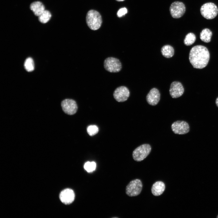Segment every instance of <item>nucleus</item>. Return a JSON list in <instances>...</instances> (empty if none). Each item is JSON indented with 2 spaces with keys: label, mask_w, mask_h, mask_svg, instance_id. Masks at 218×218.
<instances>
[{
  "label": "nucleus",
  "mask_w": 218,
  "mask_h": 218,
  "mask_svg": "<svg viewBox=\"0 0 218 218\" xmlns=\"http://www.w3.org/2000/svg\"><path fill=\"white\" fill-rule=\"evenodd\" d=\"M165 185L161 181L155 182L151 188V192L155 196H159L162 194L165 190Z\"/></svg>",
  "instance_id": "obj_15"
},
{
  "label": "nucleus",
  "mask_w": 218,
  "mask_h": 218,
  "mask_svg": "<svg viewBox=\"0 0 218 218\" xmlns=\"http://www.w3.org/2000/svg\"><path fill=\"white\" fill-rule=\"evenodd\" d=\"M143 187L141 180L136 179L131 181L126 187V193L130 197H134L139 195Z\"/></svg>",
  "instance_id": "obj_6"
},
{
  "label": "nucleus",
  "mask_w": 218,
  "mask_h": 218,
  "mask_svg": "<svg viewBox=\"0 0 218 218\" xmlns=\"http://www.w3.org/2000/svg\"><path fill=\"white\" fill-rule=\"evenodd\" d=\"M75 195L73 190L69 188H67L62 190L59 194L61 201L66 205L72 203L74 201Z\"/></svg>",
  "instance_id": "obj_11"
},
{
  "label": "nucleus",
  "mask_w": 218,
  "mask_h": 218,
  "mask_svg": "<svg viewBox=\"0 0 218 218\" xmlns=\"http://www.w3.org/2000/svg\"><path fill=\"white\" fill-rule=\"evenodd\" d=\"M190 61L194 68L202 69L207 64L210 58L209 52L205 47L198 45L191 49L189 55Z\"/></svg>",
  "instance_id": "obj_1"
},
{
  "label": "nucleus",
  "mask_w": 218,
  "mask_h": 218,
  "mask_svg": "<svg viewBox=\"0 0 218 218\" xmlns=\"http://www.w3.org/2000/svg\"><path fill=\"white\" fill-rule=\"evenodd\" d=\"M200 11L202 16L207 19L214 18L218 13V9L216 5L212 2H208L201 7Z\"/></svg>",
  "instance_id": "obj_3"
},
{
  "label": "nucleus",
  "mask_w": 218,
  "mask_h": 218,
  "mask_svg": "<svg viewBox=\"0 0 218 218\" xmlns=\"http://www.w3.org/2000/svg\"><path fill=\"white\" fill-rule=\"evenodd\" d=\"M196 40V37L194 34L192 33H189L186 35L184 40V43L187 46H190L194 43Z\"/></svg>",
  "instance_id": "obj_19"
},
{
  "label": "nucleus",
  "mask_w": 218,
  "mask_h": 218,
  "mask_svg": "<svg viewBox=\"0 0 218 218\" xmlns=\"http://www.w3.org/2000/svg\"><path fill=\"white\" fill-rule=\"evenodd\" d=\"M117 0V1H118V2H121V1H124V0Z\"/></svg>",
  "instance_id": "obj_25"
},
{
  "label": "nucleus",
  "mask_w": 218,
  "mask_h": 218,
  "mask_svg": "<svg viewBox=\"0 0 218 218\" xmlns=\"http://www.w3.org/2000/svg\"><path fill=\"white\" fill-rule=\"evenodd\" d=\"M161 51L162 55L167 58L172 57L174 54V50L173 48L169 45L163 46L161 49Z\"/></svg>",
  "instance_id": "obj_16"
},
{
  "label": "nucleus",
  "mask_w": 218,
  "mask_h": 218,
  "mask_svg": "<svg viewBox=\"0 0 218 218\" xmlns=\"http://www.w3.org/2000/svg\"><path fill=\"white\" fill-rule=\"evenodd\" d=\"M212 35V32L209 29L205 28L200 32V38L202 41L208 43L210 41Z\"/></svg>",
  "instance_id": "obj_17"
},
{
  "label": "nucleus",
  "mask_w": 218,
  "mask_h": 218,
  "mask_svg": "<svg viewBox=\"0 0 218 218\" xmlns=\"http://www.w3.org/2000/svg\"><path fill=\"white\" fill-rule=\"evenodd\" d=\"M51 16V12L48 10H45L38 16V20L40 23L46 24L50 20Z\"/></svg>",
  "instance_id": "obj_18"
},
{
  "label": "nucleus",
  "mask_w": 218,
  "mask_h": 218,
  "mask_svg": "<svg viewBox=\"0 0 218 218\" xmlns=\"http://www.w3.org/2000/svg\"><path fill=\"white\" fill-rule=\"evenodd\" d=\"M160 98L159 91L155 88L151 89L146 96L147 102L150 105L152 106L156 105L158 103Z\"/></svg>",
  "instance_id": "obj_13"
},
{
  "label": "nucleus",
  "mask_w": 218,
  "mask_h": 218,
  "mask_svg": "<svg viewBox=\"0 0 218 218\" xmlns=\"http://www.w3.org/2000/svg\"><path fill=\"white\" fill-rule=\"evenodd\" d=\"M171 127L173 131L176 134H184L189 132L190 130L188 124L183 121H178L174 122Z\"/></svg>",
  "instance_id": "obj_9"
},
{
  "label": "nucleus",
  "mask_w": 218,
  "mask_h": 218,
  "mask_svg": "<svg viewBox=\"0 0 218 218\" xmlns=\"http://www.w3.org/2000/svg\"><path fill=\"white\" fill-rule=\"evenodd\" d=\"M151 149V147L149 144H142L136 148L133 151V158L137 161H141L150 154Z\"/></svg>",
  "instance_id": "obj_5"
},
{
  "label": "nucleus",
  "mask_w": 218,
  "mask_h": 218,
  "mask_svg": "<svg viewBox=\"0 0 218 218\" xmlns=\"http://www.w3.org/2000/svg\"><path fill=\"white\" fill-rule=\"evenodd\" d=\"M61 105L63 111L68 114L73 115L75 114L77 111V104L76 101L73 99H64L62 101Z\"/></svg>",
  "instance_id": "obj_8"
},
{
  "label": "nucleus",
  "mask_w": 218,
  "mask_h": 218,
  "mask_svg": "<svg viewBox=\"0 0 218 218\" xmlns=\"http://www.w3.org/2000/svg\"><path fill=\"white\" fill-rule=\"evenodd\" d=\"M86 21L87 25L91 29L97 30L100 28L102 23L101 15L97 11L91 10L87 14Z\"/></svg>",
  "instance_id": "obj_2"
},
{
  "label": "nucleus",
  "mask_w": 218,
  "mask_h": 218,
  "mask_svg": "<svg viewBox=\"0 0 218 218\" xmlns=\"http://www.w3.org/2000/svg\"><path fill=\"white\" fill-rule=\"evenodd\" d=\"M186 11L184 4L180 2H175L172 3L170 7V14L174 18H178L182 16Z\"/></svg>",
  "instance_id": "obj_7"
},
{
  "label": "nucleus",
  "mask_w": 218,
  "mask_h": 218,
  "mask_svg": "<svg viewBox=\"0 0 218 218\" xmlns=\"http://www.w3.org/2000/svg\"><path fill=\"white\" fill-rule=\"evenodd\" d=\"M104 66L107 71L111 73H117L121 70L122 65L120 61L114 57L106 58L104 62Z\"/></svg>",
  "instance_id": "obj_4"
},
{
  "label": "nucleus",
  "mask_w": 218,
  "mask_h": 218,
  "mask_svg": "<svg viewBox=\"0 0 218 218\" xmlns=\"http://www.w3.org/2000/svg\"><path fill=\"white\" fill-rule=\"evenodd\" d=\"M127 9L126 8H121L118 11L117 15L119 17H121L127 13Z\"/></svg>",
  "instance_id": "obj_23"
},
{
  "label": "nucleus",
  "mask_w": 218,
  "mask_h": 218,
  "mask_svg": "<svg viewBox=\"0 0 218 218\" xmlns=\"http://www.w3.org/2000/svg\"><path fill=\"white\" fill-rule=\"evenodd\" d=\"M98 128L95 125H91L88 126L87 128V132L91 136H94L98 132Z\"/></svg>",
  "instance_id": "obj_22"
},
{
  "label": "nucleus",
  "mask_w": 218,
  "mask_h": 218,
  "mask_svg": "<svg viewBox=\"0 0 218 218\" xmlns=\"http://www.w3.org/2000/svg\"><path fill=\"white\" fill-rule=\"evenodd\" d=\"M24 67L28 72L33 71L34 69V64L33 59L31 58H27L24 63Z\"/></svg>",
  "instance_id": "obj_20"
},
{
  "label": "nucleus",
  "mask_w": 218,
  "mask_h": 218,
  "mask_svg": "<svg viewBox=\"0 0 218 218\" xmlns=\"http://www.w3.org/2000/svg\"><path fill=\"white\" fill-rule=\"evenodd\" d=\"M215 103L216 106L218 107V97L216 99Z\"/></svg>",
  "instance_id": "obj_24"
},
{
  "label": "nucleus",
  "mask_w": 218,
  "mask_h": 218,
  "mask_svg": "<svg viewBox=\"0 0 218 218\" xmlns=\"http://www.w3.org/2000/svg\"><path fill=\"white\" fill-rule=\"evenodd\" d=\"M169 92L173 98H177L182 95L184 92V88L181 83L175 81L171 84Z\"/></svg>",
  "instance_id": "obj_12"
},
{
  "label": "nucleus",
  "mask_w": 218,
  "mask_h": 218,
  "mask_svg": "<svg viewBox=\"0 0 218 218\" xmlns=\"http://www.w3.org/2000/svg\"><path fill=\"white\" fill-rule=\"evenodd\" d=\"M130 94L129 89L124 86H121L117 88L113 93L114 98L119 102H123L127 100Z\"/></svg>",
  "instance_id": "obj_10"
},
{
  "label": "nucleus",
  "mask_w": 218,
  "mask_h": 218,
  "mask_svg": "<svg viewBox=\"0 0 218 218\" xmlns=\"http://www.w3.org/2000/svg\"><path fill=\"white\" fill-rule=\"evenodd\" d=\"M217 218H218V215L217 216Z\"/></svg>",
  "instance_id": "obj_26"
},
{
  "label": "nucleus",
  "mask_w": 218,
  "mask_h": 218,
  "mask_svg": "<svg viewBox=\"0 0 218 218\" xmlns=\"http://www.w3.org/2000/svg\"><path fill=\"white\" fill-rule=\"evenodd\" d=\"M96 166V164L94 162L88 161L85 163L84 168L87 172L90 173L95 170Z\"/></svg>",
  "instance_id": "obj_21"
},
{
  "label": "nucleus",
  "mask_w": 218,
  "mask_h": 218,
  "mask_svg": "<svg viewBox=\"0 0 218 218\" xmlns=\"http://www.w3.org/2000/svg\"><path fill=\"white\" fill-rule=\"evenodd\" d=\"M29 8L34 15L38 17L45 10L44 5L39 1L32 2L30 4Z\"/></svg>",
  "instance_id": "obj_14"
}]
</instances>
